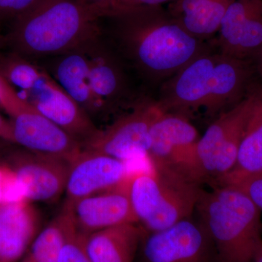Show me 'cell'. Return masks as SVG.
I'll list each match as a JSON object with an SVG mask.
<instances>
[{
	"label": "cell",
	"instance_id": "cell-1",
	"mask_svg": "<svg viewBox=\"0 0 262 262\" xmlns=\"http://www.w3.org/2000/svg\"><path fill=\"white\" fill-rule=\"evenodd\" d=\"M105 37L131 72L151 86H161L196 57L209 51L186 32L163 7L108 18Z\"/></svg>",
	"mask_w": 262,
	"mask_h": 262
},
{
	"label": "cell",
	"instance_id": "cell-2",
	"mask_svg": "<svg viewBox=\"0 0 262 262\" xmlns=\"http://www.w3.org/2000/svg\"><path fill=\"white\" fill-rule=\"evenodd\" d=\"M256 75L251 61L210 49L164 82L155 101L164 113L186 117L200 110L223 113L246 96Z\"/></svg>",
	"mask_w": 262,
	"mask_h": 262
},
{
	"label": "cell",
	"instance_id": "cell-3",
	"mask_svg": "<svg viewBox=\"0 0 262 262\" xmlns=\"http://www.w3.org/2000/svg\"><path fill=\"white\" fill-rule=\"evenodd\" d=\"M100 20L78 0H39L13 20L5 42L13 53L32 61L42 60L100 35Z\"/></svg>",
	"mask_w": 262,
	"mask_h": 262
},
{
	"label": "cell",
	"instance_id": "cell-4",
	"mask_svg": "<svg viewBox=\"0 0 262 262\" xmlns=\"http://www.w3.org/2000/svg\"><path fill=\"white\" fill-rule=\"evenodd\" d=\"M261 211L237 188L203 189L195 212L211 236L218 262H252L262 248Z\"/></svg>",
	"mask_w": 262,
	"mask_h": 262
},
{
	"label": "cell",
	"instance_id": "cell-5",
	"mask_svg": "<svg viewBox=\"0 0 262 262\" xmlns=\"http://www.w3.org/2000/svg\"><path fill=\"white\" fill-rule=\"evenodd\" d=\"M128 189L138 223L153 232L192 217L203 189L173 170L151 165L149 171L129 175Z\"/></svg>",
	"mask_w": 262,
	"mask_h": 262
},
{
	"label": "cell",
	"instance_id": "cell-6",
	"mask_svg": "<svg viewBox=\"0 0 262 262\" xmlns=\"http://www.w3.org/2000/svg\"><path fill=\"white\" fill-rule=\"evenodd\" d=\"M250 88L246 96L221 113L198 141L196 157L204 184L213 185L235 165L253 106Z\"/></svg>",
	"mask_w": 262,
	"mask_h": 262
},
{
	"label": "cell",
	"instance_id": "cell-7",
	"mask_svg": "<svg viewBox=\"0 0 262 262\" xmlns=\"http://www.w3.org/2000/svg\"><path fill=\"white\" fill-rule=\"evenodd\" d=\"M136 258L138 262H218L211 236L192 217L163 230L144 231Z\"/></svg>",
	"mask_w": 262,
	"mask_h": 262
},
{
	"label": "cell",
	"instance_id": "cell-8",
	"mask_svg": "<svg viewBox=\"0 0 262 262\" xmlns=\"http://www.w3.org/2000/svg\"><path fill=\"white\" fill-rule=\"evenodd\" d=\"M149 136L146 156L151 165L165 167L202 185L204 184L196 157L201 137L187 117L163 112L151 125Z\"/></svg>",
	"mask_w": 262,
	"mask_h": 262
},
{
	"label": "cell",
	"instance_id": "cell-9",
	"mask_svg": "<svg viewBox=\"0 0 262 262\" xmlns=\"http://www.w3.org/2000/svg\"><path fill=\"white\" fill-rule=\"evenodd\" d=\"M87 49L91 89L105 117L134 107L141 99H136L131 71L103 32L88 42Z\"/></svg>",
	"mask_w": 262,
	"mask_h": 262
},
{
	"label": "cell",
	"instance_id": "cell-10",
	"mask_svg": "<svg viewBox=\"0 0 262 262\" xmlns=\"http://www.w3.org/2000/svg\"><path fill=\"white\" fill-rule=\"evenodd\" d=\"M163 112L156 101L140 100L128 113L117 117L106 128H100L82 146V149L125 162L146 156L150 146V129Z\"/></svg>",
	"mask_w": 262,
	"mask_h": 262
},
{
	"label": "cell",
	"instance_id": "cell-11",
	"mask_svg": "<svg viewBox=\"0 0 262 262\" xmlns=\"http://www.w3.org/2000/svg\"><path fill=\"white\" fill-rule=\"evenodd\" d=\"M11 145L4 150L2 160L14 174L24 198L32 203L59 199L65 192L70 163Z\"/></svg>",
	"mask_w": 262,
	"mask_h": 262
},
{
	"label": "cell",
	"instance_id": "cell-12",
	"mask_svg": "<svg viewBox=\"0 0 262 262\" xmlns=\"http://www.w3.org/2000/svg\"><path fill=\"white\" fill-rule=\"evenodd\" d=\"M18 94L43 116L73 136L82 146L99 130L87 113L46 70L32 89Z\"/></svg>",
	"mask_w": 262,
	"mask_h": 262
},
{
	"label": "cell",
	"instance_id": "cell-13",
	"mask_svg": "<svg viewBox=\"0 0 262 262\" xmlns=\"http://www.w3.org/2000/svg\"><path fill=\"white\" fill-rule=\"evenodd\" d=\"M128 177L117 187L63 205L77 232L87 235L115 226L139 224L131 206Z\"/></svg>",
	"mask_w": 262,
	"mask_h": 262
},
{
	"label": "cell",
	"instance_id": "cell-14",
	"mask_svg": "<svg viewBox=\"0 0 262 262\" xmlns=\"http://www.w3.org/2000/svg\"><path fill=\"white\" fill-rule=\"evenodd\" d=\"M13 144L72 163L82 146L73 136L34 107L10 117Z\"/></svg>",
	"mask_w": 262,
	"mask_h": 262
},
{
	"label": "cell",
	"instance_id": "cell-15",
	"mask_svg": "<svg viewBox=\"0 0 262 262\" xmlns=\"http://www.w3.org/2000/svg\"><path fill=\"white\" fill-rule=\"evenodd\" d=\"M218 32L219 51L252 61L262 49V0H234Z\"/></svg>",
	"mask_w": 262,
	"mask_h": 262
},
{
	"label": "cell",
	"instance_id": "cell-16",
	"mask_svg": "<svg viewBox=\"0 0 262 262\" xmlns=\"http://www.w3.org/2000/svg\"><path fill=\"white\" fill-rule=\"evenodd\" d=\"M128 176L126 162L82 149L70 163L63 205L69 206L84 196L117 187Z\"/></svg>",
	"mask_w": 262,
	"mask_h": 262
},
{
	"label": "cell",
	"instance_id": "cell-17",
	"mask_svg": "<svg viewBox=\"0 0 262 262\" xmlns=\"http://www.w3.org/2000/svg\"><path fill=\"white\" fill-rule=\"evenodd\" d=\"M89 42L58 56L45 58L44 64L41 66L96 124V120L105 116L90 82Z\"/></svg>",
	"mask_w": 262,
	"mask_h": 262
},
{
	"label": "cell",
	"instance_id": "cell-18",
	"mask_svg": "<svg viewBox=\"0 0 262 262\" xmlns=\"http://www.w3.org/2000/svg\"><path fill=\"white\" fill-rule=\"evenodd\" d=\"M42 228V215L32 202L0 205V262L20 261Z\"/></svg>",
	"mask_w": 262,
	"mask_h": 262
},
{
	"label": "cell",
	"instance_id": "cell-19",
	"mask_svg": "<svg viewBox=\"0 0 262 262\" xmlns=\"http://www.w3.org/2000/svg\"><path fill=\"white\" fill-rule=\"evenodd\" d=\"M251 84L253 106L233 168L212 185L231 186L262 172V80Z\"/></svg>",
	"mask_w": 262,
	"mask_h": 262
},
{
	"label": "cell",
	"instance_id": "cell-20",
	"mask_svg": "<svg viewBox=\"0 0 262 262\" xmlns=\"http://www.w3.org/2000/svg\"><path fill=\"white\" fill-rule=\"evenodd\" d=\"M145 229L139 224H125L84 235L91 262H134Z\"/></svg>",
	"mask_w": 262,
	"mask_h": 262
},
{
	"label": "cell",
	"instance_id": "cell-21",
	"mask_svg": "<svg viewBox=\"0 0 262 262\" xmlns=\"http://www.w3.org/2000/svg\"><path fill=\"white\" fill-rule=\"evenodd\" d=\"M234 0H177L168 13L186 32L204 40L220 29L227 8Z\"/></svg>",
	"mask_w": 262,
	"mask_h": 262
},
{
	"label": "cell",
	"instance_id": "cell-22",
	"mask_svg": "<svg viewBox=\"0 0 262 262\" xmlns=\"http://www.w3.org/2000/svg\"><path fill=\"white\" fill-rule=\"evenodd\" d=\"M76 230L65 208L40 229L19 262H57L62 248Z\"/></svg>",
	"mask_w": 262,
	"mask_h": 262
},
{
	"label": "cell",
	"instance_id": "cell-23",
	"mask_svg": "<svg viewBox=\"0 0 262 262\" xmlns=\"http://www.w3.org/2000/svg\"><path fill=\"white\" fill-rule=\"evenodd\" d=\"M175 1L177 0H104L89 7L92 14L101 20L115 18L137 10L162 7Z\"/></svg>",
	"mask_w": 262,
	"mask_h": 262
},
{
	"label": "cell",
	"instance_id": "cell-24",
	"mask_svg": "<svg viewBox=\"0 0 262 262\" xmlns=\"http://www.w3.org/2000/svg\"><path fill=\"white\" fill-rule=\"evenodd\" d=\"M32 107L20 97L16 90L0 75V110L10 117Z\"/></svg>",
	"mask_w": 262,
	"mask_h": 262
},
{
	"label": "cell",
	"instance_id": "cell-25",
	"mask_svg": "<svg viewBox=\"0 0 262 262\" xmlns=\"http://www.w3.org/2000/svg\"><path fill=\"white\" fill-rule=\"evenodd\" d=\"M23 200L26 199L14 174L3 160H0V205Z\"/></svg>",
	"mask_w": 262,
	"mask_h": 262
},
{
	"label": "cell",
	"instance_id": "cell-26",
	"mask_svg": "<svg viewBox=\"0 0 262 262\" xmlns=\"http://www.w3.org/2000/svg\"><path fill=\"white\" fill-rule=\"evenodd\" d=\"M84 234L75 230L62 248L57 262H91L85 251Z\"/></svg>",
	"mask_w": 262,
	"mask_h": 262
},
{
	"label": "cell",
	"instance_id": "cell-27",
	"mask_svg": "<svg viewBox=\"0 0 262 262\" xmlns=\"http://www.w3.org/2000/svg\"><path fill=\"white\" fill-rule=\"evenodd\" d=\"M39 0H0V21L14 20L32 8Z\"/></svg>",
	"mask_w": 262,
	"mask_h": 262
},
{
	"label": "cell",
	"instance_id": "cell-28",
	"mask_svg": "<svg viewBox=\"0 0 262 262\" xmlns=\"http://www.w3.org/2000/svg\"><path fill=\"white\" fill-rule=\"evenodd\" d=\"M230 187L237 188L244 192L262 211V172Z\"/></svg>",
	"mask_w": 262,
	"mask_h": 262
},
{
	"label": "cell",
	"instance_id": "cell-29",
	"mask_svg": "<svg viewBox=\"0 0 262 262\" xmlns=\"http://www.w3.org/2000/svg\"><path fill=\"white\" fill-rule=\"evenodd\" d=\"M0 139L13 144V135L9 120L0 115Z\"/></svg>",
	"mask_w": 262,
	"mask_h": 262
},
{
	"label": "cell",
	"instance_id": "cell-30",
	"mask_svg": "<svg viewBox=\"0 0 262 262\" xmlns=\"http://www.w3.org/2000/svg\"><path fill=\"white\" fill-rule=\"evenodd\" d=\"M251 62H252L253 67H254L256 75L259 77L262 80V49L253 58Z\"/></svg>",
	"mask_w": 262,
	"mask_h": 262
},
{
	"label": "cell",
	"instance_id": "cell-31",
	"mask_svg": "<svg viewBox=\"0 0 262 262\" xmlns=\"http://www.w3.org/2000/svg\"><path fill=\"white\" fill-rule=\"evenodd\" d=\"M78 1L83 3L84 5H91L95 4V3H100V2L104 1V0H78Z\"/></svg>",
	"mask_w": 262,
	"mask_h": 262
},
{
	"label": "cell",
	"instance_id": "cell-32",
	"mask_svg": "<svg viewBox=\"0 0 262 262\" xmlns=\"http://www.w3.org/2000/svg\"><path fill=\"white\" fill-rule=\"evenodd\" d=\"M252 262H262V248L256 253V256L253 258Z\"/></svg>",
	"mask_w": 262,
	"mask_h": 262
},
{
	"label": "cell",
	"instance_id": "cell-33",
	"mask_svg": "<svg viewBox=\"0 0 262 262\" xmlns=\"http://www.w3.org/2000/svg\"><path fill=\"white\" fill-rule=\"evenodd\" d=\"M10 143L7 142L3 139H0V153L3 151L5 149V148L8 147V146L10 145Z\"/></svg>",
	"mask_w": 262,
	"mask_h": 262
},
{
	"label": "cell",
	"instance_id": "cell-34",
	"mask_svg": "<svg viewBox=\"0 0 262 262\" xmlns=\"http://www.w3.org/2000/svg\"><path fill=\"white\" fill-rule=\"evenodd\" d=\"M1 23L2 22L0 21V48H1L2 46H3V45L4 44V42H5V38H4L3 35H2Z\"/></svg>",
	"mask_w": 262,
	"mask_h": 262
}]
</instances>
